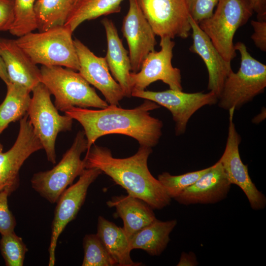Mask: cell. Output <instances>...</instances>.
Wrapping results in <instances>:
<instances>
[{
	"mask_svg": "<svg viewBox=\"0 0 266 266\" xmlns=\"http://www.w3.org/2000/svg\"><path fill=\"white\" fill-rule=\"evenodd\" d=\"M123 0H77L64 25L73 32L83 22L118 13Z\"/></svg>",
	"mask_w": 266,
	"mask_h": 266,
	"instance_id": "d4e9b609",
	"label": "cell"
},
{
	"mask_svg": "<svg viewBox=\"0 0 266 266\" xmlns=\"http://www.w3.org/2000/svg\"><path fill=\"white\" fill-rule=\"evenodd\" d=\"M1 254L7 266H22L28 251L26 245L14 231L1 235Z\"/></svg>",
	"mask_w": 266,
	"mask_h": 266,
	"instance_id": "f546056e",
	"label": "cell"
},
{
	"mask_svg": "<svg viewBox=\"0 0 266 266\" xmlns=\"http://www.w3.org/2000/svg\"><path fill=\"white\" fill-rule=\"evenodd\" d=\"M209 168V167L178 175H172L164 172L159 174L158 180L164 187L167 195L175 199L185 189L196 182Z\"/></svg>",
	"mask_w": 266,
	"mask_h": 266,
	"instance_id": "83f0119b",
	"label": "cell"
},
{
	"mask_svg": "<svg viewBox=\"0 0 266 266\" xmlns=\"http://www.w3.org/2000/svg\"><path fill=\"white\" fill-rule=\"evenodd\" d=\"M156 35L187 38L191 26L185 0H137Z\"/></svg>",
	"mask_w": 266,
	"mask_h": 266,
	"instance_id": "30bf717a",
	"label": "cell"
},
{
	"mask_svg": "<svg viewBox=\"0 0 266 266\" xmlns=\"http://www.w3.org/2000/svg\"><path fill=\"white\" fill-rule=\"evenodd\" d=\"M177 224L176 219L163 221L156 219L129 238L130 250L142 249L152 256L160 255L166 249L170 234Z\"/></svg>",
	"mask_w": 266,
	"mask_h": 266,
	"instance_id": "7402d4cb",
	"label": "cell"
},
{
	"mask_svg": "<svg viewBox=\"0 0 266 266\" xmlns=\"http://www.w3.org/2000/svg\"><path fill=\"white\" fill-rule=\"evenodd\" d=\"M0 56L10 83L22 86L32 92L41 82L40 69L18 45L15 39L0 37Z\"/></svg>",
	"mask_w": 266,
	"mask_h": 266,
	"instance_id": "d6986e66",
	"label": "cell"
},
{
	"mask_svg": "<svg viewBox=\"0 0 266 266\" xmlns=\"http://www.w3.org/2000/svg\"><path fill=\"white\" fill-rule=\"evenodd\" d=\"M199 265L197 257L193 252H182L177 266H196Z\"/></svg>",
	"mask_w": 266,
	"mask_h": 266,
	"instance_id": "d590c367",
	"label": "cell"
},
{
	"mask_svg": "<svg viewBox=\"0 0 266 266\" xmlns=\"http://www.w3.org/2000/svg\"><path fill=\"white\" fill-rule=\"evenodd\" d=\"M131 95L151 100L170 111L176 135L185 133L188 122L196 111L204 106L215 104L218 100V97L211 91L189 93L170 89L160 92L133 89Z\"/></svg>",
	"mask_w": 266,
	"mask_h": 266,
	"instance_id": "9c48e42d",
	"label": "cell"
},
{
	"mask_svg": "<svg viewBox=\"0 0 266 266\" xmlns=\"http://www.w3.org/2000/svg\"><path fill=\"white\" fill-rule=\"evenodd\" d=\"M220 0H185L191 17L198 24L210 17Z\"/></svg>",
	"mask_w": 266,
	"mask_h": 266,
	"instance_id": "4dcf8cb0",
	"label": "cell"
},
{
	"mask_svg": "<svg viewBox=\"0 0 266 266\" xmlns=\"http://www.w3.org/2000/svg\"><path fill=\"white\" fill-rule=\"evenodd\" d=\"M106 204L109 207L115 208V214L122 219V229L128 239L157 219L150 205L128 194L114 196Z\"/></svg>",
	"mask_w": 266,
	"mask_h": 266,
	"instance_id": "44dd1931",
	"label": "cell"
},
{
	"mask_svg": "<svg viewBox=\"0 0 266 266\" xmlns=\"http://www.w3.org/2000/svg\"><path fill=\"white\" fill-rule=\"evenodd\" d=\"M189 20L193 40L189 50L203 60L208 74L207 89L218 98L226 79L233 71L231 62L224 59L209 37L190 16Z\"/></svg>",
	"mask_w": 266,
	"mask_h": 266,
	"instance_id": "ac0fdd59",
	"label": "cell"
},
{
	"mask_svg": "<svg viewBox=\"0 0 266 266\" xmlns=\"http://www.w3.org/2000/svg\"><path fill=\"white\" fill-rule=\"evenodd\" d=\"M42 149L27 114L20 120L13 146L6 152H0V192L7 190L11 194L18 188L21 167L32 154Z\"/></svg>",
	"mask_w": 266,
	"mask_h": 266,
	"instance_id": "5bb4252c",
	"label": "cell"
},
{
	"mask_svg": "<svg viewBox=\"0 0 266 266\" xmlns=\"http://www.w3.org/2000/svg\"><path fill=\"white\" fill-rule=\"evenodd\" d=\"M72 33L67 26H59L28 33L15 41L35 65L60 66L78 71L79 63Z\"/></svg>",
	"mask_w": 266,
	"mask_h": 266,
	"instance_id": "3957f363",
	"label": "cell"
},
{
	"mask_svg": "<svg viewBox=\"0 0 266 266\" xmlns=\"http://www.w3.org/2000/svg\"><path fill=\"white\" fill-rule=\"evenodd\" d=\"M36 0H14V19L9 32L18 37L37 29L34 7Z\"/></svg>",
	"mask_w": 266,
	"mask_h": 266,
	"instance_id": "4316f807",
	"label": "cell"
},
{
	"mask_svg": "<svg viewBox=\"0 0 266 266\" xmlns=\"http://www.w3.org/2000/svg\"><path fill=\"white\" fill-rule=\"evenodd\" d=\"M96 234L116 266H138L141 265L140 263L133 262L131 259L129 239L122 228L100 216L98 219Z\"/></svg>",
	"mask_w": 266,
	"mask_h": 266,
	"instance_id": "603a6c76",
	"label": "cell"
},
{
	"mask_svg": "<svg viewBox=\"0 0 266 266\" xmlns=\"http://www.w3.org/2000/svg\"><path fill=\"white\" fill-rule=\"evenodd\" d=\"M2 149H3V146H2V145L1 144V143L0 142V152L2 151Z\"/></svg>",
	"mask_w": 266,
	"mask_h": 266,
	"instance_id": "74e56055",
	"label": "cell"
},
{
	"mask_svg": "<svg viewBox=\"0 0 266 266\" xmlns=\"http://www.w3.org/2000/svg\"><path fill=\"white\" fill-rule=\"evenodd\" d=\"M231 185L221 164L218 161L174 200L184 205L216 203L227 198Z\"/></svg>",
	"mask_w": 266,
	"mask_h": 266,
	"instance_id": "e0dca14e",
	"label": "cell"
},
{
	"mask_svg": "<svg viewBox=\"0 0 266 266\" xmlns=\"http://www.w3.org/2000/svg\"><path fill=\"white\" fill-rule=\"evenodd\" d=\"M82 266H113L115 263L96 234H86L83 241Z\"/></svg>",
	"mask_w": 266,
	"mask_h": 266,
	"instance_id": "f1b7e54d",
	"label": "cell"
},
{
	"mask_svg": "<svg viewBox=\"0 0 266 266\" xmlns=\"http://www.w3.org/2000/svg\"><path fill=\"white\" fill-rule=\"evenodd\" d=\"M101 173L97 168H85L78 181L66 188L57 201L48 249L49 266L55 264L56 248L60 234L76 217L85 201L89 187Z\"/></svg>",
	"mask_w": 266,
	"mask_h": 266,
	"instance_id": "4fadbf2b",
	"label": "cell"
},
{
	"mask_svg": "<svg viewBox=\"0 0 266 266\" xmlns=\"http://www.w3.org/2000/svg\"><path fill=\"white\" fill-rule=\"evenodd\" d=\"M253 12L249 0H220L212 16L199 25L224 59L231 62L236 56L234 35Z\"/></svg>",
	"mask_w": 266,
	"mask_h": 266,
	"instance_id": "8992f818",
	"label": "cell"
},
{
	"mask_svg": "<svg viewBox=\"0 0 266 266\" xmlns=\"http://www.w3.org/2000/svg\"><path fill=\"white\" fill-rule=\"evenodd\" d=\"M0 78L5 83L6 85L10 82L9 78L4 63L0 56Z\"/></svg>",
	"mask_w": 266,
	"mask_h": 266,
	"instance_id": "8d00e7d4",
	"label": "cell"
},
{
	"mask_svg": "<svg viewBox=\"0 0 266 266\" xmlns=\"http://www.w3.org/2000/svg\"><path fill=\"white\" fill-rule=\"evenodd\" d=\"M77 0H76V1H77Z\"/></svg>",
	"mask_w": 266,
	"mask_h": 266,
	"instance_id": "f35d334b",
	"label": "cell"
},
{
	"mask_svg": "<svg viewBox=\"0 0 266 266\" xmlns=\"http://www.w3.org/2000/svg\"><path fill=\"white\" fill-rule=\"evenodd\" d=\"M234 107L229 110V127L226 147L218 160L231 183L238 186L246 195L251 208L255 210L265 209L266 206L265 195L256 187L251 180L248 166L242 161L239 145L241 137L233 122Z\"/></svg>",
	"mask_w": 266,
	"mask_h": 266,
	"instance_id": "8fae6325",
	"label": "cell"
},
{
	"mask_svg": "<svg viewBox=\"0 0 266 266\" xmlns=\"http://www.w3.org/2000/svg\"><path fill=\"white\" fill-rule=\"evenodd\" d=\"M160 105L145 100L133 109L108 105L98 110L72 107L65 114L77 121L83 127L87 140V150L100 137L108 134H121L134 138L140 146L152 148L162 135L163 124L150 115V111Z\"/></svg>",
	"mask_w": 266,
	"mask_h": 266,
	"instance_id": "6da1fadb",
	"label": "cell"
},
{
	"mask_svg": "<svg viewBox=\"0 0 266 266\" xmlns=\"http://www.w3.org/2000/svg\"><path fill=\"white\" fill-rule=\"evenodd\" d=\"M160 46L159 51L154 50L147 55L138 72H130L132 90H144L151 83L161 80L170 89L182 91L181 71L171 64L175 42L169 37H162Z\"/></svg>",
	"mask_w": 266,
	"mask_h": 266,
	"instance_id": "7c38bea8",
	"label": "cell"
},
{
	"mask_svg": "<svg viewBox=\"0 0 266 266\" xmlns=\"http://www.w3.org/2000/svg\"><path fill=\"white\" fill-rule=\"evenodd\" d=\"M6 96L0 104V134L9 124L20 120L29 107L32 92L27 88L12 83L6 85Z\"/></svg>",
	"mask_w": 266,
	"mask_h": 266,
	"instance_id": "cb8c5ba5",
	"label": "cell"
},
{
	"mask_svg": "<svg viewBox=\"0 0 266 266\" xmlns=\"http://www.w3.org/2000/svg\"><path fill=\"white\" fill-rule=\"evenodd\" d=\"M152 152V148L140 146L134 155L116 158L109 149L94 144L83 161L85 168L99 169L128 195L143 200L153 209L160 210L169 205L171 199L149 170L147 161Z\"/></svg>",
	"mask_w": 266,
	"mask_h": 266,
	"instance_id": "7a4b0ae2",
	"label": "cell"
},
{
	"mask_svg": "<svg viewBox=\"0 0 266 266\" xmlns=\"http://www.w3.org/2000/svg\"><path fill=\"white\" fill-rule=\"evenodd\" d=\"M76 0H36L34 9L39 32L65 25Z\"/></svg>",
	"mask_w": 266,
	"mask_h": 266,
	"instance_id": "484cf974",
	"label": "cell"
},
{
	"mask_svg": "<svg viewBox=\"0 0 266 266\" xmlns=\"http://www.w3.org/2000/svg\"><path fill=\"white\" fill-rule=\"evenodd\" d=\"M14 19V0H0V31H9Z\"/></svg>",
	"mask_w": 266,
	"mask_h": 266,
	"instance_id": "d6a6232c",
	"label": "cell"
},
{
	"mask_svg": "<svg viewBox=\"0 0 266 266\" xmlns=\"http://www.w3.org/2000/svg\"><path fill=\"white\" fill-rule=\"evenodd\" d=\"M87 150V140L83 131H79L71 147L59 163L51 169L34 173L32 188L42 197L53 203L57 202L67 186L85 169L81 154Z\"/></svg>",
	"mask_w": 266,
	"mask_h": 266,
	"instance_id": "ba28073f",
	"label": "cell"
},
{
	"mask_svg": "<svg viewBox=\"0 0 266 266\" xmlns=\"http://www.w3.org/2000/svg\"><path fill=\"white\" fill-rule=\"evenodd\" d=\"M254 12L257 13V20L266 21V0H249Z\"/></svg>",
	"mask_w": 266,
	"mask_h": 266,
	"instance_id": "e575fe53",
	"label": "cell"
},
{
	"mask_svg": "<svg viewBox=\"0 0 266 266\" xmlns=\"http://www.w3.org/2000/svg\"><path fill=\"white\" fill-rule=\"evenodd\" d=\"M10 193L7 190L0 192V233L1 235L14 231L16 220L8 205Z\"/></svg>",
	"mask_w": 266,
	"mask_h": 266,
	"instance_id": "1f68e13d",
	"label": "cell"
},
{
	"mask_svg": "<svg viewBox=\"0 0 266 266\" xmlns=\"http://www.w3.org/2000/svg\"><path fill=\"white\" fill-rule=\"evenodd\" d=\"M129 8L124 17L122 32L126 38L132 72H138L141 64L157 43L155 34L146 19L137 0H129Z\"/></svg>",
	"mask_w": 266,
	"mask_h": 266,
	"instance_id": "9a60e30c",
	"label": "cell"
},
{
	"mask_svg": "<svg viewBox=\"0 0 266 266\" xmlns=\"http://www.w3.org/2000/svg\"><path fill=\"white\" fill-rule=\"evenodd\" d=\"M251 24L254 33L251 38L260 50L266 51V21L252 20Z\"/></svg>",
	"mask_w": 266,
	"mask_h": 266,
	"instance_id": "836d02e7",
	"label": "cell"
},
{
	"mask_svg": "<svg viewBox=\"0 0 266 266\" xmlns=\"http://www.w3.org/2000/svg\"><path fill=\"white\" fill-rule=\"evenodd\" d=\"M234 49L240 55V67L226 79L218 100L219 106L228 110L238 109L266 87V65L253 58L243 42L234 44Z\"/></svg>",
	"mask_w": 266,
	"mask_h": 266,
	"instance_id": "5b68a950",
	"label": "cell"
},
{
	"mask_svg": "<svg viewBox=\"0 0 266 266\" xmlns=\"http://www.w3.org/2000/svg\"><path fill=\"white\" fill-rule=\"evenodd\" d=\"M101 23L104 28L107 49L105 57L111 75L119 84L125 97H132L129 82L131 64L127 50L124 48L117 29L111 20L104 18Z\"/></svg>",
	"mask_w": 266,
	"mask_h": 266,
	"instance_id": "ffe728a7",
	"label": "cell"
},
{
	"mask_svg": "<svg viewBox=\"0 0 266 266\" xmlns=\"http://www.w3.org/2000/svg\"><path fill=\"white\" fill-rule=\"evenodd\" d=\"M33 93L27 112L30 122L45 150L47 160L56 162L55 142L60 132L70 131L73 119L65 114L61 115L52 103L51 94L42 83L37 85Z\"/></svg>",
	"mask_w": 266,
	"mask_h": 266,
	"instance_id": "52a82bcc",
	"label": "cell"
},
{
	"mask_svg": "<svg viewBox=\"0 0 266 266\" xmlns=\"http://www.w3.org/2000/svg\"><path fill=\"white\" fill-rule=\"evenodd\" d=\"M41 83L55 97L56 108L65 112L72 107L103 109L108 104L79 72L60 66H41Z\"/></svg>",
	"mask_w": 266,
	"mask_h": 266,
	"instance_id": "277c9868",
	"label": "cell"
},
{
	"mask_svg": "<svg viewBox=\"0 0 266 266\" xmlns=\"http://www.w3.org/2000/svg\"><path fill=\"white\" fill-rule=\"evenodd\" d=\"M74 43L79 63V73L102 94L107 103L118 105L125 95L110 73L105 57L96 56L77 38Z\"/></svg>",
	"mask_w": 266,
	"mask_h": 266,
	"instance_id": "2e32d148",
	"label": "cell"
}]
</instances>
